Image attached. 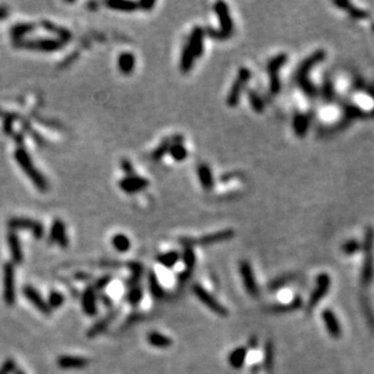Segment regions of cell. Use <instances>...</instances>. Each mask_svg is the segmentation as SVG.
<instances>
[{
    "mask_svg": "<svg viewBox=\"0 0 374 374\" xmlns=\"http://www.w3.org/2000/svg\"><path fill=\"white\" fill-rule=\"evenodd\" d=\"M214 13L217 15L218 22H219L220 29L226 38H229L234 32V22H232L230 13H229L228 5L224 2H218L214 4Z\"/></svg>",
    "mask_w": 374,
    "mask_h": 374,
    "instance_id": "8fae6325",
    "label": "cell"
},
{
    "mask_svg": "<svg viewBox=\"0 0 374 374\" xmlns=\"http://www.w3.org/2000/svg\"><path fill=\"white\" fill-rule=\"evenodd\" d=\"M14 44L16 48L41 52L57 51L64 45V43L58 39H21L14 41Z\"/></svg>",
    "mask_w": 374,
    "mask_h": 374,
    "instance_id": "8992f818",
    "label": "cell"
},
{
    "mask_svg": "<svg viewBox=\"0 0 374 374\" xmlns=\"http://www.w3.org/2000/svg\"><path fill=\"white\" fill-rule=\"evenodd\" d=\"M303 300L302 297L297 296L294 297V299L290 304H279V305H270L268 306V313L272 314H279V313H290V311H294L298 310V309L302 306Z\"/></svg>",
    "mask_w": 374,
    "mask_h": 374,
    "instance_id": "4316f807",
    "label": "cell"
},
{
    "mask_svg": "<svg viewBox=\"0 0 374 374\" xmlns=\"http://www.w3.org/2000/svg\"><path fill=\"white\" fill-rule=\"evenodd\" d=\"M179 258H181V256H179L177 251H170L157 256L158 263L164 266L165 268H173L177 264Z\"/></svg>",
    "mask_w": 374,
    "mask_h": 374,
    "instance_id": "e575fe53",
    "label": "cell"
},
{
    "mask_svg": "<svg viewBox=\"0 0 374 374\" xmlns=\"http://www.w3.org/2000/svg\"><path fill=\"white\" fill-rule=\"evenodd\" d=\"M8 15H9V11H8L7 8H4V7L0 8V21H2L3 19H5Z\"/></svg>",
    "mask_w": 374,
    "mask_h": 374,
    "instance_id": "f5cc1de1",
    "label": "cell"
},
{
    "mask_svg": "<svg viewBox=\"0 0 374 374\" xmlns=\"http://www.w3.org/2000/svg\"><path fill=\"white\" fill-rule=\"evenodd\" d=\"M246 93L248 96V101L251 103L253 110L256 113H263L264 109H266V104H264L263 98L259 96V93L256 92L255 90H247Z\"/></svg>",
    "mask_w": 374,
    "mask_h": 374,
    "instance_id": "8d00e7d4",
    "label": "cell"
},
{
    "mask_svg": "<svg viewBox=\"0 0 374 374\" xmlns=\"http://www.w3.org/2000/svg\"><path fill=\"white\" fill-rule=\"evenodd\" d=\"M8 242H9V247H10L11 258H13L14 263L21 264L23 261V253H22V248H21L20 238L16 235V232L15 231L9 232Z\"/></svg>",
    "mask_w": 374,
    "mask_h": 374,
    "instance_id": "cb8c5ba5",
    "label": "cell"
},
{
    "mask_svg": "<svg viewBox=\"0 0 374 374\" xmlns=\"http://www.w3.org/2000/svg\"><path fill=\"white\" fill-rule=\"evenodd\" d=\"M361 250V243L358 242L357 240H354V238L345 241V242L343 243V246H341V252L346 256H354L357 252H360Z\"/></svg>",
    "mask_w": 374,
    "mask_h": 374,
    "instance_id": "60d3db41",
    "label": "cell"
},
{
    "mask_svg": "<svg viewBox=\"0 0 374 374\" xmlns=\"http://www.w3.org/2000/svg\"><path fill=\"white\" fill-rule=\"evenodd\" d=\"M142 297H143V292H142V290H141L140 286H134V287L131 288V291L129 292L128 300L131 305H137V304H140Z\"/></svg>",
    "mask_w": 374,
    "mask_h": 374,
    "instance_id": "ee69618b",
    "label": "cell"
},
{
    "mask_svg": "<svg viewBox=\"0 0 374 374\" xmlns=\"http://www.w3.org/2000/svg\"><path fill=\"white\" fill-rule=\"evenodd\" d=\"M248 345L251 346V347H256V346H257V340H256V338H252V339H250Z\"/></svg>",
    "mask_w": 374,
    "mask_h": 374,
    "instance_id": "db71d44e",
    "label": "cell"
},
{
    "mask_svg": "<svg viewBox=\"0 0 374 374\" xmlns=\"http://www.w3.org/2000/svg\"><path fill=\"white\" fill-rule=\"evenodd\" d=\"M235 236V231L232 229H224V230L212 232V234L202 235L201 237H183L181 238V243L185 247L193 246H211L216 243L224 242V241L231 240Z\"/></svg>",
    "mask_w": 374,
    "mask_h": 374,
    "instance_id": "3957f363",
    "label": "cell"
},
{
    "mask_svg": "<svg viewBox=\"0 0 374 374\" xmlns=\"http://www.w3.org/2000/svg\"><path fill=\"white\" fill-rule=\"evenodd\" d=\"M147 340L152 346L159 347V349H166L172 345V339L167 337V335L158 333V332H152L147 337Z\"/></svg>",
    "mask_w": 374,
    "mask_h": 374,
    "instance_id": "1f68e13d",
    "label": "cell"
},
{
    "mask_svg": "<svg viewBox=\"0 0 374 374\" xmlns=\"http://www.w3.org/2000/svg\"><path fill=\"white\" fill-rule=\"evenodd\" d=\"M297 279V274H284V275H280L278 278H275L273 281H270V284L268 285V291L270 292H275L279 288L284 287V286L291 284L294 280Z\"/></svg>",
    "mask_w": 374,
    "mask_h": 374,
    "instance_id": "836d02e7",
    "label": "cell"
},
{
    "mask_svg": "<svg viewBox=\"0 0 374 374\" xmlns=\"http://www.w3.org/2000/svg\"><path fill=\"white\" fill-rule=\"evenodd\" d=\"M362 250H363L364 257L363 264H362L361 281L362 284L367 286L372 282L374 276V230L372 226H368L364 231Z\"/></svg>",
    "mask_w": 374,
    "mask_h": 374,
    "instance_id": "7a4b0ae2",
    "label": "cell"
},
{
    "mask_svg": "<svg viewBox=\"0 0 374 374\" xmlns=\"http://www.w3.org/2000/svg\"><path fill=\"white\" fill-rule=\"evenodd\" d=\"M197 178L200 184L206 191H211L214 188V178L212 175L211 167L207 164H200L197 166Z\"/></svg>",
    "mask_w": 374,
    "mask_h": 374,
    "instance_id": "ffe728a7",
    "label": "cell"
},
{
    "mask_svg": "<svg viewBox=\"0 0 374 374\" xmlns=\"http://www.w3.org/2000/svg\"><path fill=\"white\" fill-rule=\"evenodd\" d=\"M322 321L325 323L328 334L334 339H339L341 335V327L337 316L331 309H326V310L322 311Z\"/></svg>",
    "mask_w": 374,
    "mask_h": 374,
    "instance_id": "e0dca14e",
    "label": "cell"
},
{
    "mask_svg": "<svg viewBox=\"0 0 374 374\" xmlns=\"http://www.w3.org/2000/svg\"><path fill=\"white\" fill-rule=\"evenodd\" d=\"M82 309L87 315L93 316L97 313L96 308V296H95V288L89 287L86 288V291L84 292L82 296Z\"/></svg>",
    "mask_w": 374,
    "mask_h": 374,
    "instance_id": "484cf974",
    "label": "cell"
},
{
    "mask_svg": "<svg viewBox=\"0 0 374 374\" xmlns=\"http://www.w3.org/2000/svg\"><path fill=\"white\" fill-rule=\"evenodd\" d=\"M171 158L176 161H184L188 157V150L183 143H173L169 150Z\"/></svg>",
    "mask_w": 374,
    "mask_h": 374,
    "instance_id": "74e56055",
    "label": "cell"
},
{
    "mask_svg": "<svg viewBox=\"0 0 374 374\" xmlns=\"http://www.w3.org/2000/svg\"><path fill=\"white\" fill-rule=\"evenodd\" d=\"M50 240L52 242H57L61 247L68 246V237H67L66 225L60 219H55L52 223L51 234H50Z\"/></svg>",
    "mask_w": 374,
    "mask_h": 374,
    "instance_id": "ac0fdd59",
    "label": "cell"
},
{
    "mask_svg": "<svg viewBox=\"0 0 374 374\" xmlns=\"http://www.w3.org/2000/svg\"><path fill=\"white\" fill-rule=\"evenodd\" d=\"M138 5H140V9H143V10L149 11L150 9L154 8L155 2H140V3H138Z\"/></svg>",
    "mask_w": 374,
    "mask_h": 374,
    "instance_id": "816d5d0a",
    "label": "cell"
},
{
    "mask_svg": "<svg viewBox=\"0 0 374 374\" xmlns=\"http://www.w3.org/2000/svg\"><path fill=\"white\" fill-rule=\"evenodd\" d=\"M345 115L347 119H360V117H366V113L360 107L354 104H347L345 107Z\"/></svg>",
    "mask_w": 374,
    "mask_h": 374,
    "instance_id": "7bdbcfd3",
    "label": "cell"
},
{
    "mask_svg": "<svg viewBox=\"0 0 374 374\" xmlns=\"http://www.w3.org/2000/svg\"><path fill=\"white\" fill-rule=\"evenodd\" d=\"M135 66H136V58L130 52H122L121 55L119 56V60H117V67H119L120 72L122 74H131L134 72Z\"/></svg>",
    "mask_w": 374,
    "mask_h": 374,
    "instance_id": "83f0119b",
    "label": "cell"
},
{
    "mask_svg": "<svg viewBox=\"0 0 374 374\" xmlns=\"http://www.w3.org/2000/svg\"><path fill=\"white\" fill-rule=\"evenodd\" d=\"M238 272H240L241 279H242L243 286H245L247 293L252 297H258L259 287L257 285V281H256L251 264L247 261H241L240 264H238Z\"/></svg>",
    "mask_w": 374,
    "mask_h": 374,
    "instance_id": "7c38bea8",
    "label": "cell"
},
{
    "mask_svg": "<svg viewBox=\"0 0 374 374\" xmlns=\"http://www.w3.org/2000/svg\"><path fill=\"white\" fill-rule=\"evenodd\" d=\"M109 322H110V317H107V319H103L102 321H99V322H97L95 326L91 327L87 335H89V337H93V335L102 333V332L108 327Z\"/></svg>",
    "mask_w": 374,
    "mask_h": 374,
    "instance_id": "f6af8a7d",
    "label": "cell"
},
{
    "mask_svg": "<svg viewBox=\"0 0 374 374\" xmlns=\"http://www.w3.org/2000/svg\"><path fill=\"white\" fill-rule=\"evenodd\" d=\"M41 27H43L45 31L50 32V33L55 34L56 37L58 38V40H61L62 43H68V41L72 39V33L68 31V29L63 28V27H60V26L55 25V23L50 22V21H41Z\"/></svg>",
    "mask_w": 374,
    "mask_h": 374,
    "instance_id": "7402d4cb",
    "label": "cell"
},
{
    "mask_svg": "<svg viewBox=\"0 0 374 374\" xmlns=\"http://www.w3.org/2000/svg\"><path fill=\"white\" fill-rule=\"evenodd\" d=\"M274 367V344L273 341H267L264 346V368L267 372H272Z\"/></svg>",
    "mask_w": 374,
    "mask_h": 374,
    "instance_id": "f35d334b",
    "label": "cell"
},
{
    "mask_svg": "<svg viewBox=\"0 0 374 374\" xmlns=\"http://www.w3.org/2000/svg\"><path fill=\"white\" fill-rule=\"evenodd\" d=\"M111 243H113L114 248L117 250L119 252H126L129 251V248L131 247V242H130V238L126 235L117 234L111 238Z\"/></svg>",
    "mask_w": 374,
    "mask_h": 374,
    "instance_id": "ab89813d",
    "label": "cell"
},
{
    "mask_svg": "<svg viewBox=\"0 0 374 374\" xmlns=\"http://www.w3.org/2000/svg\"><path fill=\"white\" fill-rule=\"evenodd\" d=\"M247 357V347L238 346L234 349L228 356V363L234 368V369H240L243 366Z\"/></svg>",
    "mask_w": 374,
    "mask_h": 374,
    "instance_id": "d4e9b609",
    "label": "cell"
},
{
    "mask_svg": "<svg viewBox=\"0 0 374 374\" xmlns=\"http://www.w3.org/2000/svg\"><path fill=\"white\" fill-rule=\"evenodd\" d=\"M333 4L335 5V7L340 8L341 10H344L345 13L349 14V16L355 20H362V19H366V17H368V14L366 13V11L356 8L355 5L350 2H334Z\"/></svg>",
    "mask_w": 374,
    "mask_h": 374,
    "instance_id": "f1b7e54d",
    "label": "cell"
},
{
    "mask_svg": "<svg viewBox=\"0 0 374 374\" xmlns=\"http://www.w3.org/2000/svg\"><path fill=\"white\" fill-rule=\"evenodd\" d=\"M23 294H25L26 298H27L41 314H51V309H50L49 304L43 299V297L40 296L39 292H38L34 287H32V286H25V287H23Z\"/></svg>",
    "mask_w": 374,
    "mask_h": 374,
    "instance_id": "2e32d148",
    "label": "cell"
},
{
    "mask_svg": "<svg viewBox=\"0 0 374 374\" xmlns=\"http://www.w3.org/2000/svg\"><path fill=\"white\" fill-rule=\"evenodd\" d=\"M3 286H4V302L5 304L11 306L15 304V268L14 264L7 263L4 266V279H3Z\"/></svg>",
    "mask_w": 374,
    "mask_h": 374,
    "instance_id": "4fadbf2b",
    "label": "cell"
},
{
    "mask_svg": "<svg viewBox=\"0 0 374 374\" xmlns=\"http://www.w3.org/2000/svg\"><path fill=\"white\" fill-rule=\"evenodd\" d=\"M325 58V50H317V51L313 52L310 56H308V57L299 64V67L296 70V74H294V80H296V82L309 79V74H310V72L313 70L314 67L321 63Z\"/></svg>",
    "mask_w": 374,
    "mask_h": 374,
    "instance_id": "ba28073f",
    "label": "cell"
},
{
    "mask_svg": "<svg viewBox=\"0 0 374 374\" xmlns=\"http://www.w3.org/2000/svg\"><path fill=\"white\" fill-rule=\"evenodd\" d=\"M14 374H25V372H23V370H21V369H19V368H16V369H15V372H14Z\"/></svg>",
    "mask_w": 374,
    "mask_h": 374,
    "instance_id": "11a10c76",
    "label": "cell"
},
{
    "mask_svg": "<svg viewBox=\"0 0 374 374\" xmlns=\"http://www.w3.org/2000/svg\"><path fill=\"white\" fill-rule=\"evenodd\" d=\"M194 62H195V56L193 52L190 51V49L188 48V45L185 44L184 48L182 49V55H181V62H179V69L182 73L187 74L189 73L194 67Z\"/></svg>",
    "mask_w": 374,
    "mask_h": 374,
    "instance_id": "f546056e",
    "label": "cell"
},
{
    "mask_svg": "<svg viewBox=\"0 0 374 374\" xmlns=\"http://www.w3.org/2000/svg\"><path fill=\"white\" fill-rule=\"evenodd\" d=\"M64 303V298L63 296L60 292H57V291H52L51 293H50V297H49V306L50 309L51 308H60V306L63 304Z\"/></svg>",
    "mask_w": 374,
    "mask_h": 374,
    "instance_id": "bcb514c9",
    "label": "cell"
},
{
    "mask_svg": "<svg viewBox=\"0 0 374 374\" xmlns=\"http://www.w3.org/2000/svg\"><path fill=\"white\" fill-rule=\"evenodd\" d=\"M329 288H331V278H329L328 274H319L316 278V286H315L314 291L310 294V298L308 300L309 310H313L315 306L319 304L323 297L328 293Z\"/></svg>",
    "mask_w": 374,
    "mask_h": 374,
    "instance_id": "9c48e42d",
    "label": "cell"
},
{
    "mask_svg": "<svg viewBox=\"0 0 374 374\" xmlns=\"http://www.w3.org/2000/svg\"><path fill=\"white\" fill-rule=\"evenodd\" d=\"M183 141H184V138L182 137L181 135H176V136L166 138V140H164L163 142L160 143V146H159L158 148L153 152L152 158L154 159L155 161L160 160V159H163V157L166 154V153H169L171 146H172L173 143H183Z\"/></svg>",
    "mask_w": 374,
    "mask_h": 374,
    "instance_id": "603a6c76",
    "label": "cell"
},
{
    "mask_svg": "<svg viewBox=\"0 0 374 374\" xmlns=\"http://www.w3.org/2000/svg\"><path fill=\"white\" fill-rule=\"evenodd\" d=\"M334 97V90L331 81H326L322 87V98L325 102H331Z\"/></svg>",
    "mask_w": 374,
    "mask_h": 374,
    "instance_id": "7dc6e473",
    "label": "cell"
},
{
    "mask_svg": "<svg viewBox=\"0 0 374 374\" xmlns=\"http://www.w3.org/2000/svg\"><path fill=\"white\" fill-rule=\"evenodd\" d=\"M204 41H205V29L202 27H195L191 31L187 45L193 52L194 56L200 57L204 54Z\"/></svg>",
    "mask_w": 374,
    "mask_h": 374,
    "instance_id": "9a60e30c",
    "label": "cell"
},
{
    "mask_svg": "<svg viewBox=\"0 0 374 374\" xmlns=\"http://www.w3.org/2000/svg\"><path fill=\"white\" fill-rule=\"evenodd\" d=\"M193 292L196 296V298L205 306H207L212 313L219 315V316H226V315L229 314L228 309H226L223 304H220V303L218 302L208 291H206L201 285H193Z\"/></svg>",
    "mask_w": 374,
    "mask_h": 374,
    "instance_id": "52a82bcc",
    "label": "cell"
},
{
    "mask_svg": "<svg viewBox=\"0 0 374 374\" xmlns=\"http://www.w3.org/2000/svg\"><path fill=\"white\" fill-rule=\"evenodd\" d=\"M110 280H111L110 276H104V278L99 279L98 281L96 282L95 290H103V288H104L105 286H107L109 282H110Z\"/></svg>",
    "mask_w": 374,
    "mask_h": 374,
    "instance_id": "f907efd6",
    "label": "cell"
},
{
    "mask_svg": "<svg viewBox=\"0 0 374 374\" xmlns=\"http://www.w3.org/2000/svg\"><path fill=\"white\" fill-rule=\"evenodd\" d=\"M148 282H149V290H150V293H152V296L154 297L155 299H161L164 297V288L163 286L160 285V282H159V279L158 276L155 275V273L150 272L149 275H148Z\"/></svg>",
    "mask_w": 374,
    "mask_h": 374,
    "instance_id": "d590c367",
    "label": "cell"
},
{
    "mask_svg": "<svg viewBox=\"0 0 374 374\" xmlns=\"http://www.w3.org/2000/svg\"><path fill=\"white\" fill-rule=\"evenodd\" d=\"M15 369H16V363H15V361L13 358H8V360L2 364V367H0V374H11L15 372Z\"/></svg>",
    "mask_w": 374,
    "mask_h": 374,
    "instance_id": "c3c4849f",
    "label": "cell"
},
{
    "mask_svg": "<svg viewBox=\"0 0 374 374\" xmlns=\"http://www.w3.org/2000/svg\"><path fill=\"white\" fill-rule=\"evenodd\" d=\"M251 70L246 67H241L237 70L236 78H235L234 82H232L230 90H229L228 96H226V105L230 108H235L240 102L241 95L246 89L247 82L251 80Z\"/></svg>",
    "mask_w": 374,
    "mask_h": 374,
    "instance_id": "277c9868",
    "label": "cell"
},
{
    "mask_svg": "<svg viewBox=\"0 0 374 374\" xmlns=\"http://www.w3.org/2000/svg\"><path fill=\"white\" fill-rule=\"evenodd\" d=\"M292 126L294 135L298 138H304L306 134H308L309 128H310V116L298 111V113L294 114Z\"/></svg>",
    "mask_w": 374,
    "mask_h": 374,
    "instance_id": "d6986e66",
    "label": "cell"
},
{
    "mask_svg": "<svg viewBox=\"0 0 374 374\" xmlns=\"http://www.w3.org/2000/svg\"><path fill=\"white\" fill-rule=\"evenodd\" d=\"M288 60L286 54H279L268 62L267 72L269 74V91L272 95H278L281 91V80H280V70L285 66Z\"/></svg>",
    "mask_w": 374,
    "mask_h": 374,
    "instance_id": "5b68a950",
    "label": "cell"
},
{
    "mask_svg": "<svg viewBox=\"0 0 374 374\" xmlns=\"http://www.w3.org/2000/svg\"><path fill=\"white\" fill-rule=\"evenodd\" d=\"M149 185V182L146 178L140 177V176H126L119 182L120 189L128 194H135L138 191H142Z\"/></svg>",
    "mask_w": 374,
    "mask_h": 374,
    "instance_id": "5bb4252c",
    "label": "cell"
},
{
    "mask_svg": "<svg viewBox=\"0 0 374 374\" xmlns=\"http://www.w3.org/2000/svg\"><path fill=\"white\" fill-rule=\"evenodd\" d=\"M105 7L116 11H123V13H132V11H136L140 9L138 3L123 2V0H108V2H105Z\"/></svg>",
    "mask_w": 374,
    "mask_h": 374,
    "instance_id": "4dcf8cb0",
    "label": "cell"
},
{
    "mask_svg": "<svg viewBox=\"0 0 374 374\" xmlns=\"http://www.w3.org/2000/svg\"><path fill=\"white\" fill-rule=\"evenodd\" d=\"M15 159L19 163L21 169L25 171L26 175L28 176V178L33 182V184L38 189L41 191H46L49 189V182L48 179L41 175V172L37 167L34 166L33 161H32L31 157L27 152L23 148H19L15 152Z\"/></svg>",
    "mask_w": 374,
    "mask_h": 374,
    "instance_id": "6da1fadb",
    "label": "cell"
},
{
    "mask_svg": "<svg viewBox=\"0 0 374 374\" xmlns=\"http://www.w3.org/2000/svg\"><path fill=\"white\" fill-rule=\"evenodd\" d=\"M37 26L34 23H19V25H15L11 28V37H13L14 41H19L25 38V35L34 31Z\"/></svg>",
    "mask_w": 374,
    "mask_h": 374,
    "instance_id": "d6a6232c",
    "label": "cell"
},
{
    "mask_svg": "<svg viewBox=\"0 0 374 374\" xmlns=\"http://www.w3.org/2000/svg\"><path fill=\"white\" fill-rule=\"evenodd\" d=\"M121 169L123 172L126 173V176L136 175V172H135V169H134V165L130 163L128 159H123V160L121 161Z\"/></svg>",
    "mask_w": 374,
    "mask_h": 374,
    "instance_id": "681fc988",
    "label": "cell"
},
{
    "mask_svg": "<svg viewBox=\"0 0 374 374\" xmlns=\"http://www.w3.org/2000/svg\"><path fill=\"white\" fill-rule=\"evenodd\" d=\"M182 257H183V262L185 264V268H187V270H193V268L194 266H195V262H196V256H195V252H194L193 247H185Z\"/></svg>",
    "mask_w": 374,
    "mask_h": 374,
    "instance_id": "b9f144b4",
    "label": "cell"
},
{
    "mask_svg": "<svg viewBox=\"0 0 374 374\" xmlns=\"http://www.w3.org/2000/svg\"><path fill=\"white\" fill-rule=\"evenodd\" d=\"M57 364L63 369H81L89 364V361L79 356H60Z\"/></svg>",
    "mask_w": 374,
    "mask_h": 374,
    "instance_id": "44dd1931",
    "label": "cell"
},
{
    "mask_svg": "<svg viewBox=\"0 0 374 374\" xmlns=\"http://www.w3.org/2000/svg\"><path fill=\"white\" fill-rule=\"evenodd\" d=\"M9 226L11 231L19 230V229H28L34 235V237L41 238L44 236V226L38 220L31 219L25 217H15L9 220Z\"/></svg>",
    "mask_w": 374,
    "mask_h": 374,
    "instance_id": "30bf717a",
    "label": "cell"
}]
</instances>
